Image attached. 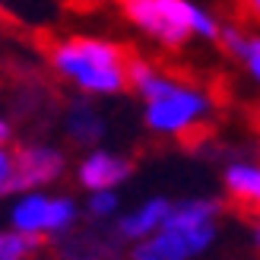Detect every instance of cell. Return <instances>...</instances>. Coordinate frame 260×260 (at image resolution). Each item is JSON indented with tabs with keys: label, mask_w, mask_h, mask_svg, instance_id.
Here are the masks:
<instances>
[{
	"label": "cell",
	"mask_w": 260,
	"mask_h": 260,
	"mask_svg": "<svg viewBox=\"0 0 260 260\" xmlns=\"http://www.w3.org/2000/svg\"><path fill=\"white\" fill-rule=\"evenodd\" d=\"M168 213H172V203L168 200H149L143 210L124 216L118 222V229H121L124 238H149V235H155V232L165 225Z\"/></svg>",
	"instance_id": "obj_9"
},
{
	"label": "cell",
	"mask_w": 260,
	"mask_h": 260,
	"mask_svg": "<svg viewBox=\"0 0 260 260\" xmlns=\"http://www.w3.org/2000/svg\"><path fill=\"white\" fill-rule=\"evenodd\" d=\"M38 244V235H25V232H7L0 238V260H25Z\"/></svg>",
	"instance_id": "obj_12"
},
{
	"label": "cell",
	"mask_w": 260,
	"mask_h": 260,
	"mask_svg": "<svg viewBox=\"0 0 260 260\" xmlns=\"http://www.w3.org/2000/svg\"><path fill=\"white\" fill-rule=\"evenodd\" d=\"M130 86L146 102V124L155 134L190 137L210 114V99L187 83L168 80L152 63L130 57Z\"/></svg>",
	"instance_id": "obj_1"
},
{
	"label": "cell",
	"mask_w": 260,
	"mask_h": 260,
	"mask_svg": "<svg viewBox=\"0 0 260 260\" xmlns=\"http://www.w3.org/2000/svg\"><path fill=\"white\" fill-rule=\"evenodd\" d=\"M51 67L89 95H114L130 86V57L102 38H67L54 45Z\"/></svg>",
	"instance_id": "obj_2"
},
{
	"label": "cell",
	"mask_w": 260,
	"mask_h": 260,
	"mask_svg": "<svg viewBox=\"0 0 260 260\" xmlns=\"http://www.w3.org/2000/svg\"><path fill=\"white\" fill-rule=\"evenodd\" d=\"M114 206H118V197L111 190H92V200H89L92 216H108V213H114Z\"/></svg>",
	"instance_id": "obj_13"
},
{
	"label": "cell",
	"mask_w": 260,
	"mask_h": 260,
	"mask_svg": "<svg viewBox=\"0 0 260 260\" xmlns=\"http://www.w3.org/2000/svg\"><path fill=\"white\" fill-rule=\"evenodd\" d=\"M124 16L159 45L178 48L187 38H219V22L193 0H121Z\"/></svg>",
	"instance_id": "obj_3"
},
{
	"label": "cell",
	"mask_w": 260,
	"mask_h": 260,
	"mask_svg": "<svg viewBox=\"0 0 260 260\" xmlns=\"http://www.w3.org/2000/svg\"><path fill=\"white\" fill-rule=\"evenodd\" d=\"M213 235H216V225L184 229V225L165 222L155 235H149L134 248V260H187L193 254H200L203 248H210Z\"/></svg>",
	"instance_id": "obj_5"
},
{
	"label": "cell",
	"mask_w": 260,
	"mask_h": 260,
	"mask_svg": "<svg viewBox=\"0 0 260 260\" xmlns=\"http://www.w3.org/2000/svg\"><path fill=\"white\" fill-rule=\"evenodd\" d=\"M102 130H105V124H102L99 111L89 102H73L67 111V134L76 143H95L102 137Z\"/></svg>",
	"instance_id": "obj_10"
},
{
	"label": "cell",
	"mask_w": 260,
	"mask_h": 260,
	"mask_svg": "<svg viewBox=\"0 0 260 260\" xmlns=\"http://www.w3.org/2000/svg\"><path fill=\"white\" fill-rule=\"evenodd\" d=\"M222 45L232 51L235 57H241V63L248 67V73L260 83V35H244L238 29H222Z\"/></svg>",
	"instance_id": "obj_11"
},
{
	"label": "cell",
	"mask_w": 260,
	"mask_h": 260,
	"mask_svg": "<svg viewBox=\"0 0 260 260\" xmlns=\"http://www.w3.org/2000/svg\"><path fill=\"white\" fill-rule=\"evenodd\" d=\"M76 219V206L70 200H51L42 197V193H32L25 197L16 210H13V225L16 232H25V235H42V232H60L67 229Z\"/></svg>",
	"instance_id": "obj_6"
},
{
	"label": "cell",
	"mask_w": 260,
	"mask_h": 260,
	"mask_svg": "<svg viewBox=\"0 0 260 260\" xmlns=\"http://www.w3.org/2000/svg\"><path fill=\"white\" fill-rule=\"evenodd\" d=\"M63 172V155L48 146H22L0 155V187L4 193L48 184Z\"/></svg>",
	"instance_id": "obj_4"
},
{
	"label": "cell",
	"mask_w": 260,
	"mask_h": 260,
	"mask_svg": "<svg viewBox=\"0 0 260 260\" xmlns=\"http://www.w3.org/2000/svg\"><path fill=\"white\" fill-rule=\"evenodd\" d=\"M257 244H260V222H257Z\"/></svg>",
	"instance_id": "obj_15"
},
{
	"label": "cell",
	"mask_w": 260,
	"mask_h": 260,
	"mask_svg": "<svg viewBox=\"0 0 260 260\" xmlns=\"http://www.w3.org/2000/svg\"><path fill=\"white\" fill-rule=\"evenodd\" d=\"M225 193L244 216H260V168L257 165H232L225 172Z\"/></svg>",
	"instance_id": "obj_7"
},
{
	"label": "cell",
	"mask_w": 260,
	"mask_h": 260,
	"mask_svg": "<svg viewBox=\"0 0 260 260\" xmlns=\"http://www.w3.org/2000/svg\"><path fill=\"white\" fill-rule=\"evenodd\" d=\"M127 175H130V162L121 159V155H111V152H92L80 165V181L92 190H111Z\"/></svg>",
	"instance_id": "obj_8"
},
{
	"label": "cell",
	"mask_w": 260,
	"mask_h": 260,
	"mask_svg": "<svg viewBox=\"0 0 260 260\" xmlns=\"http://www.w3.org/2000/svg\"><path fill=\"white\" fill-rule=\"evenodd\" d=\"M248 10H251V13H254V16L260 19V0H248Z\"/></svg>",
	"instance_id": "obj_14"
}]
</instances>
